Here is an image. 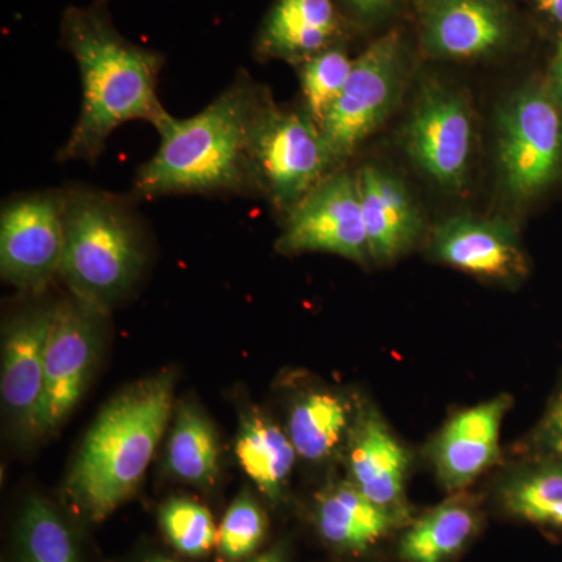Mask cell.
Masks as SVG:
<instances>
[{
    "mask_svg": "<svg viewBox=\"0 0 562 562\" xmlns=\"http://www.w3.org/2000/svg\"><path fill=\"white\" fill-rule=\"evenodd\" d=\"M61 33L79 65L83 101L58 160L94 161L124 122L144 120L155 125L166 113L157 95L162 58L125 40L105 7H70Z\"/></svg>",
    "mask_w": 562,
    "mask_h": 562,
    "instance_id": "cell-1",
    "label": "cell"
},
{
    "mask_svg": "<svg viewBox=\"0 0 562 562\" xmlns=\"http://www.w3.org/2000/svg\"><path fill=\"white\" fill-rule=\"evenodd\" d=\"M173 375L139 380L111 398L85 436L66 482L74 514L101 524L143 482L172 413Z\"/></svg>",
    "mask_w": 562,
    "mask_h": 562,
    "instance_id": "cell-2",
    "label": "cell"
},
{
    "mask_svg": "<svg viewBox=\"0 0 562 562\" xmlns=\"http://www.w3.org/2000/svg\"><path fill=\"white\" fill-rule=\"evenodd\" d=\"M266 101L268 95L243 77L190 120L162 114L155 124L160 146L136 173V192L158 198L251 187V131Z\"/></svg>",
    "mask_w": 562,
    "mask_h": 562,
    "instance_id": "cell-3",
    "label": "cell"
},
{
    "mask_svg": "<svg viewBox=\"0 0 562 562\" xmlns=\"http://www.w3.org/2000/svg\"><path fill=\"white\" fill-rule=\"evenodd\" d=\"M60 276L72 297L106 314L143 271L144 247L131 211L103 192H65Z\"/></svg>",
    "mask_w": 562,
    "mask_h": 562,
    "instance_id": "cell-4",
    "label": "cell"
},
{
    "mask_svg": "<svg viewBox=\"0 0 562 562\" xmlns=\"http://www.w3.org/2000/svg\"><path fill=\"white\" fill-rule=\"evenodd\" d=\"M333 165L316 121L303 111L262 103L250 138L251 187L277 209L291 211L325 179Z\"/></svg>",
    "mask_w": 562,
    "mask_h": 562,
    "instance_id": "cell-5",
    "label": "cell"
},
{
    "mask_svg": "<svg viewBox=\"0 0 562 562\" xmlns=\"http://www.w3.org/2000/svg\"><path fill=\"white\" fill-rule=\"evenodd\" d=\"M498 158L516 198H532L552 183L562 161V106L550 88H525L506 103L498 120Z\"/></svg>",
    "mask_w": 562,
    "mask_h": 562,
    "instance_id": "cell-6",
    "label": "cell"
},
{
    "mask_svg": "<svg viewBox=\"0 0 562 562\" xmlns=\"http://www.w3.org/2000/svg\"><path fill=\"white\" fill-rule=\"evenodd\" d=\"M402 44L392 32L353 60L349 80L322 122L331 162L346 160L390 116L402 81Z\"/></svg>",
    "mask_w": 562,
    "mask_h": 562,
    "instance_id": "cell-7",
    "label": "cell"
},
{
    "mask_svg": "<svg viewBox=\"0 0 562 562\" xmlns=\"http://www.w3.org/2000/svg\"><path fill=\"white\" fill-rule=\"evenodd\" d=\"M103 316L77 299L55 306L44 364L43 397L33 435L57 430L79 403L101 349Z\"/></svg>",
    "mask_w": 562,
    "mask_h": 562,
    "instance_id": "cell-8",
    "label": "cell"
},
{
    "mask_svg": "<svg viewBox=\"0 0 562 562\" xmlns=\"http://www.w3.org/2000/svg\"><path fill=\"white\" fill-rule=\"evenodd\" d=\"M65 192L25 195L3 206L0 272L20 290L41 292L60 273L65 249Z\"/></svg>",
    "mask_w": 562,
    "mask_h": 562,
    "instance_id": "cell-9",
    "label": "cell"
},
{
    "mask_svg": "<svg viewBox=\"0 0 562 562\" xmlns=\"http://www.w3.org/2000/svg\"><path fill=\"white\" fill-rule=\"evenodd\" d=\"M280 254L327 251L357 262L371 258L357 176L325 177L290 211L277 241Z\"/></svg>",
    "mask_w": 562,
    "mask_h": 562,
    "instance_id": "cell-10",
    "label": "cell"
},
{
    "mask_svg": "<svg viewBox=\"0 0 562 562\" xmlns=\"http://www.w3.org/2000/svg\"><path fill=\"white\" fill-rule=\"evenodd\" d=\"M472 120L457 92L428 85L406 122L405 147L413 161L447 190L464 187L472 154Z\"/></svg>",
    "mask_w": 562,
    "mask_h": 562,
    "instance_id": "cell-11",
    "label": "cell"
},
{
    "mask_svg": "<svg viewBox=\"0 0 562 562\" xmlns=\"http://www.w3.org/2000/svg\"><path fill=\"white\" fill-rule=\"evenodd\" d=\"M55 308L38 310L11 322L3 335L0 392L11 419L22 430L35 425L44 390V364Z\"/></svg>",
    "mask_w": 562,
    "mask_h": 562,
    "instance_id": "cell-12",
    "label": "cell"
},
{
    "mask_svg": "<svg viewBox=\"0 0 562 562\" xmlns=\"http://www.w3.org/2000/svg\"><path fill=\"white\" fill-rule=\"evenodd\" d=\"M508 395L458 413L443 427L432 449L436 473L447 490H462L494 465L501 454L503 417Z\"/></svg>",
    "mask_w": 562,
    "mask_h": 562,
    "instance_id": "cell-13",
    "label": "cell"
},
{
    "mask_svg": "<svg viewBox=\"0 0 562 562\" xmlns=\"http://www.w3.org/2000/svg\"><path fill=\"white\" fill-rule=\"evenodd\" d=\"M420 21L427 50L458 60L490 54L508 32L505 10L495 0H422Z\"/></svg>",
    "mask_w": 562,
    "mask_h": 562,
    "instance_id": "cell-14",
    "label": "cell"
},
{
    "mask_svg": "<svg viewBox=\"0 0 562 562\" xmlns=\"http://www.w3.org/2000/svg\"><path fill=\"white\" fill-rule=\"evenodd\" d=\"M431 250L438 260L472 276L508 280L525 272L522 249L506 222L453 217L436 228Z\"/></svg>",
    "mask_w": 562,
    "mask_h": 562,
    "instance_id": "cell-15",
    "label": "cell"
},
{
    "mask_svg": "<svg viewBox=\"0 0 562 562\" xmlns=\"http://www.w3.org/2000/svg\"><path fill=\"white\" fill-rule=\"evenodd\" d=\"M357 179L371 258L387 262L401 257L422 227L413 199L401 180L375 166L362 168Z\"/></svg>",
    "mask_w": 562,
    "mask_h": 562,
    "instance_id": "cell-16",
    "label": "cell"
},
{
    "mask_svg": "<svg viewBox=\"0 0 562 562\" xmlns=\"http://www.w3.org/2000/svg\"><path fill=\"white\" fill-rule=\"evenodd\" d=\"M405 447L375 413H366L351 432V483L373 503L392 509L402 502L406 469Z\"/></svg>",
    "mask_w": 562,
    "mask_h": 562,
    "instance_id": "cell-17",
    "label": "cell"
},
{
    "mask_svg": "<svg viewBox=\"0 0 562 562\" xmlns=\"http://www.w3.org/2000/svg\"><path fill=\"white\" fill-rule=\"evenodd\" d=\"M314 524L322 541L339 552H364L394 525L391 509L372 501L353 483L333 484L317 497Z\"/></svg>",
    "mask_w": 562,
    "mask_h": 562,
    "instance_id": "cell-18",
    "label": "cell"
},
{
    "mask_svg": "<svg viewBox=\"0 0 562 562\" xmlns=\"http://www.w3.org/2000/svg\"><path fill=\"white\" fill-rule=\"evenodd\" d=\"M338 22L331 0H277L257 49L265 57L306 61L327 49Z\"/></svg>",
    "mask_w": 562,
    "mask_h": 562,
    "instance_id": "cell-19",
    "label": "cell"
},
{
    "mask_svg": "<svg viewBox=\"0 0 562 562\" xmlns=\"http://www.w3.org/2000/svg\"><path fill=\"white\" fill-rule=\"evenodd\" d=\"M294 446L279 425L261 414L244 417L236 457L262 495L279 501L295 462Z\"/></svg>",
    "mask_w": 562,
    "mask_h": 562,
    "instance_id": "cell-20",
    "label": "cell"
},
{
    "mask_svg": "<svg viewBox=\"0 0 562 562\" xmlns=\"http://www.w3.org/2000/svg\"><path fill=\"white\" fill-rule=\"evenodd\" d=\"M11 562H81L79 542L52 503L31 497L13 530Z\"/></svg>",
    "mask_w": 562,
    "mask_h": 562,
    "instance_id": "cell-21",
    "label": "cell"
},
{
    "mask_svg": "<svg viewBox=\"0 0 562 562\" xmlns=\"http://www.w3.org/2000/svg\"><path fill=\"white\" fill-rule=\"evenodd\" d=\"M476 514L460 498L443 502L403 536L401 553L408 562H443L460 552L476 530Z\"/></svg>",
    "mask_w": 562,
    "mask_h": 562,
    "instance_id": "cell-22",
    "label": "cell"
},
{
    "mask_svg": "<svg viewBox=\"0 0 562 562\" xmlns=\"http://www.w3.org/2000/svg\"><path fill=\"white\" fill-rule=\"evenodd\" d=\"M220 442L213 424L195 405L177 412L168 443V468L179 480L209 487L220 472Z\"/></svg>",
    "mask_w": 562,
    "mask_h": 562,
    "instance_id": "cell-23",
    "label": "cell"
},
{
    "mask_svg": "<svg viewBox=\"0 0 562 562\" xmlns=\"http://www.w3.org/2000/svg\"><path fill=\"white\" fill-rule=\"evenodd\" d=\"M347 424L349 408L341 397L331 392H310L292 408L288 436L297 454L319 461L341 441Z\"/></svg>",
    "mask_w": 562,
    "mask_h": 562,
    "instance_id": "cell-24",
    "label": "cell"
},
{
    "mask_svg": "<svg viewBox=\"0 0 562 562\" xmlns=\"http://www.w3.org/2000/svg\"><path fill=\"white\" fill-rule=\"evenodd\" d=\"M166 542L181 557L201 560L216 550L217 528L206 506L187 497L169 498L158 512Z\"/></svg>",
    "mask_w": 562,
    "mask_h": 562,
    "instance_id": "cell-25",
    "label": "cell"
},
{
    "mask_svg": "<svg viewBox=\"0 0 562 562\" xmlns=\"http://www.w3.org/2000/svg\"><path fill=\"white\" fill-rule=\"evenodd\" d=\"M503 501L525 520L562 528V464L517 476L503 491Z\"/></svg>",
    "mask_w": 562,
    "mask_h": 562,
    "instance_id": "cell-26",
    "label": "cell"
},
{
    "mask_svg": "<svg viewBox=\"0 0 562 562\" xmlns=\"http://www.w3.org/2000/svg\"><path fill=\"white\" fill-rule=\"evenodd\" d=\"M268 535V517L250 492L228 506L217 528L216 562H243L255 557Z\"/></svg>",
    "mask_w": 562,
    "mask_h": 562,
    "instance_id": "cell-27",
    "label": "cell"
},
{
    "mask_svg": "<svg viewBox=\"0 0 562 562\" xmlns=\"http://www.w3.org/2000/svg\"><path fill=\"white\" fill-rule=\"evenodd\" d=\"M351 68L353 60L339 49L322 50L303 65L302 91L305 110L319 127L341 95Z\"/></svg>",
    "mask_w": 562,
    "mask_h": 562,
    "instance_id": "cell-28",
    "label": "cell"
},
{
    "mask_svg": "<svg viewBox=\"0 0 562 562\" xmlns=\"http://www.w3.org/2000/svg\"><path fill=\"white\" fill-rule=\"evenodd\" d=\"M536 452L562 461V390L532 435Z\"/></svg>",
    "mask_w": 562,
    "mask_h": 562,
    "instance_id": "cell-29",
    "label": "cell"
},
{
    "mask_svg": "<svg viewBox=\"0 0 562 562\" xmlns=\"http://www.w3.org/2000/svg\"><path fill=\"white\" fill-rule=\"evenodd\" d=\"M394 0H347V3L361 16H375L383 13Z\"/></svg>",
    "mask_w": 562,
    "mask_h": 562,
    "instance_id": "cell-30",
    "label": "cell"
},
{
    "mask_svg": "<svg viewBox=\"0 0 562 562\" xmlns=\"http://www.w3.org/2000/svg\"><path fill=\"white\" fill-rule=\"evenodd\" d=\"M243 562H288V550L283 543H277L266 552L257 553Z\"/></svg>",
    "mask_w": 562,
    "mask_h": 562,
    "instance_id": "cell-31",
    "label": "cell"
},
{
    "mask_svg": "<svg viewBox=\"0 0 562 562\" xmlns=\"http://www.w3.org/2000/svg\"><path fill=\"white\" fill-rule=\"evenodd\" d=\"M550 90H552L557 101L562 106V44L560 50H558L557 57H554L552 66V80H550Z\"/></svg>",
    "mask_w": 562,
    "mask_h": 562,
    "instance_id": "cell-32",
    "label": "cell"
},
{
    "mask_svg": "<svg viewBox=\"0 0 562 562\" xmlns=\"http://www.w3.org/2000/svg\"><path fill=\"white\" fill-rule=\"evenodd\" d=\"M536 3L550 20L562 25V0H536Z\"/></svg>",
    "mask_w": 562,
    "mask_h": 562,
    "instance_id": "cell-33",
    "label": "cell"
},
{
    "mask_svg": "<svg viewBox=\"0 0 562 562\" xmlns=\"http://www.w3.org/2000/svg\"><path fill=\"white\" fill-rule=\"evenodd\" d=\"M132 562H180L171 554L161 552H144L138 558H135Z\"/></svg>",
    "mask_w": 562,
    "mask_h": 562,
    "instance_id": "cell-34",
    "label": "cell"
}]
</instances>
